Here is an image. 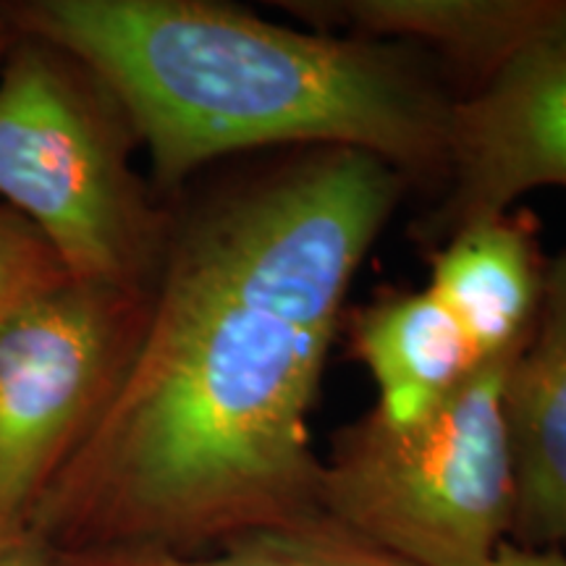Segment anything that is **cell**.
Segmentation results:
<instances>
[{"label":"cell","mask_w":566,"mask_h":566,"mask_svg":"<svg viewBox=\"0 0 566 566\" xmlns=\"http://www.w3.org/2000/svg\"><path fill=\"white\" fill-rule=\"evenodd\" d=\"M55 566H412L388 554L331 516L313 514L289 525L233 535L200 556L155 551H92L53 554Z\"/></svg>","instance_id":"cell-11"},{"label":"cell","mask_w":566,"mask_h":566,"mask_svg":"<svg viewBox=\"0 0 566 566\" xmlns=\"http://www.w3.org/2000/svg\"><path fill=\"white\" fill-rule=\"evenodd\" d=\"M546 265L537 218L509 210L446 239L428 292L454 315L480 363L522 352L541 313Z\"/></svg>","instance_id":"cell-8"},{"label":"cell","mask_w":566,"mask_h":566,"mask_svg":"<svg viewBox=\"0 0 566 566\" xmlns=\"http://www.w3.org/2000/svg\"><path fill=\"white\" fill-rule=\"evenodd\" d=\"M488 566H566V556L558 551H530L504 543Z\"/></svg>","instance_id":"cell-14"},{"label":"cell","mask_w":566,"mask_h":566,"mask_svg":"<svg viewBox=\"0 0 566 566\" xmlns=\"http://www.w3.org/2000/svg\"><path fill=\"white\" fill-rule=\"evenodd\" d=\"M0 566H55V562L32 533H0Z\"/></svg>","instance_id":"cell-13"},{"label":"cell","mask_w":566,"mask_h":566,"mask_svg":"<svg viewBox=\"0 0 566 566\" xmlns=\"http://www.w3.org/2000/svg\"><path fill=\"white\" fill-rule=\"evenodd\" d=\"M281 9L331 34L433 48L488 80L537 38L566 0H283Z\"/></svg>","instance_id":"cell-9"},{"label":"cell","mask_w":566,"mask_h":566,"mask_svg":"<svg viewBox=\"0 0 566 566\" xmlns=\"http://www.w3.org/2000/svg\"><path fill=\"white\" fill-rule=\"evenodd\" d=\"M405 179L375 155L315 147L176 202L145 334L42 493L34 541L200 556L321 514L310 412Z\"/></svg>","instance_id":"cell-1"},{"label":"cell","mask_w":566,"mask_h":566,"mask_svg":"<svg viewBox=\"0 0 566 566\" xmlns=\"http://www.w3.org/2000/svg\"><path fill=\"white\" fill-rule=\"evenodd\" d=\"M349 336L378 386L375 412L394 428L436 412L483 365L454 315L428 289L378 296L352 315Z\"/></svg>","instance_id":"cell-10"},{"label":"cell","mask_w":566,"mask_h":566,"mask_svg":"<svg viewBox=\"0 0 566 566\" xmlns=\"http://www.w3.org/2000/svg\"><path fill=\"white\" fill-rule=\"evenodd\" d=\"M19 40V32L13 30V24L9 21V17H6L3 6H0V69H3V61L6 55H9V51L13 48V42Z\"/></svg>","instance_id":"cell-15"},{"label":"cell","mask_w":566,"mask_h":566,"mask_svg":"<svg viewBox=\"0 0 566 566\" xmlns=\"http://www.w3.org/2000/svg\"><path fill=\"white\" fill-rule=\"evenodd\" d=\"M516 354L478 365L409 428L375 409L338 428L321 459L317 509L412 566L491 564L514 520L501 394Z\"/></svg>","instance_id":"cell-4"},{"label":"cell","mask_w":566,"mask_h":566,"mask_svg":"<svg viewBox=\"0 0 566 566\" xmlns=\"http://www.w3.org/2000/svg\"><path fill=\"white\" fill-rule=\"evenodd\" d=\"M71 281L48 239L0 202V325L38 296Z\"/></svg>","instance_id":"cell-12"},{"label":"cell","mask_w":566,"mask_h":566,"mask_svg":"<svg viewBox=\"0 0 566 566\" xmlns=\"http://www.w3.org/2000/svg\"><path fill=\"white\" fill-rule=\"evenodd\" d=\"M443 202L422 226L446 242L514 210L541 187H566V9L475 95L451 105Z\"/></svg>","instance_id":"cell-6"},{"label":"cell","mask_w":566,"mask_h":566,"mask_svg":"<svg viewBox=\"0 0 566 566\" xmlns=\"http://www.w3.org/2000/svg\"><path fill=\"white\" fill-rule=\"evenodd\" d=\"M150 292L66 281L0 325V533H30L42 493L101 420Z\"/></svg>","instance_id":"cell-5"},{"label":"cell","mask_w":566,"mask_h":566,"mask_svg":"<svg viewBox=\"0 0 566 566\" xmlns=\"http://www.w3.org/2000/svg\"><path fill=\"white\" fill-rule=\"evenodd\" d=\"M13 30L80 59L179 197L210 163L344 147L399 174L443 168L454 97L394 42L300 32L216 0H3Z\"/></svg>","instance_id":"cell-2"},{"label":"cell","mask_w":566,"mask_h":566,"mask_svg":"<svg viewBox=\"0 0 566 566\" xmlns=\"http://www.w3.org/2000/svg\"><path fill=\"white\" fill-rule=\"evenodd\" d=\"M514 520L509 543L566 556V250L546 265L541 313L504 394Z\"/></svg>","instance_id":"cell-7"},{"label":"cell","mask_w":566,"mask_h":566,"mask_svg":"<svg viewBox=\"0 0 566 566\" xmlns=\"http://www.w3.org/2000/svg\"><path fill=\"white\" fill-rule=\"evenodd\" d=\"M137 145L80 59L19 34L0 69V202L48 239L71 281L153 289L171 205L132 168Z\"/></svg>","instance_id":"cell-3"}]
</instances>
